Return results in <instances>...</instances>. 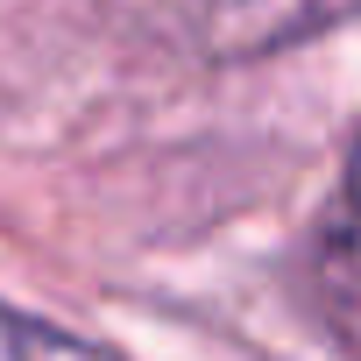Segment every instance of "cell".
<instances>
[{
  "mask_svg": "<svg viewBox=\"0 0 361 361\" xmlns=\"http://www.w3.org/2000/svg\"><path fill=\"white\" fill-rule=\"evenodd\" d=\"M106 8L156 50L241 64V57H262V50H283L298 36L333 29L361 0H106Z\"/></svg>",
  "mask_w": 361,
  "mask_h": 361,
  "instance_id": "cell-1",
  "label": "cell"
},
{
  "mask_svg": "<svg viewBox=\"0 0 361 361\" xmlns=\"http://www.w3.org/2000/svg\"><path fill=\"white\" fill-rule=\"evenodd\" d=\"M326 298H333V319L347 326V340L361 347V149H354L347 199H340V220L326 241Z\"/></svg>",
  "mask_w": 361,
  "mask_h": 361,
  "instance_id": "cell-2",
  "label": "cell"
},
{
  "mask_svg": "<svg viewBox=\"0 0 361 361\" xmlns=\"http://www.w3.org/2000/svg\"><path fill=\"white\" fill-rule=\"evenodd\" d=\"M0 354L8 361H114L106 347H85L64 326H36V319H15V312H0Z\"/></svg>",
  "mask_w": 361,
  "mask_h": 361,
  "instance_id": "cell-3",
  "label": "cell"
}]
</instances>
